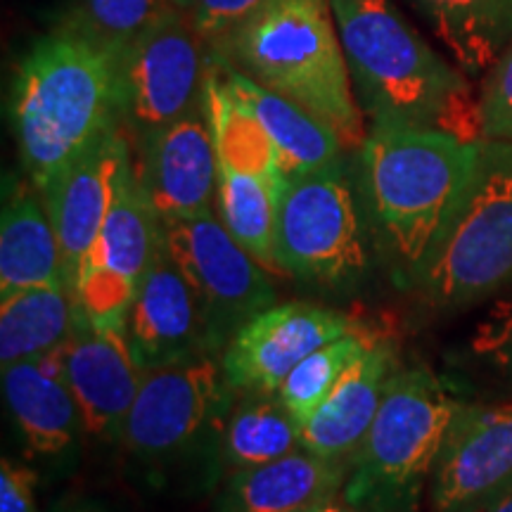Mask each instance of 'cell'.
Instances as JSON below:
<instances>
[{"instance_id":"6da1fadb","label":"cell","mask_w":512,"mask_h":512,"mask_svg":"<svg viewBox=\"0 0 512 512\" xmlns=\"http://www.w3.org/2000/svg\"><path fill=\"white\" fill-rule=\"evenodd\" d=\"M354 83L373 126L427 128L479 143L482 112L463 72L427 46L394 0H330Z\"/></svg>"},{"instance_id":"7a4b0ae2","label":"cell","mask_w":512,"mask_h":512,"mask_svg":"<svg viewBox=\"0 0 512 512\" xmlns=\"http://www.w3.org/2000/svg\"><path fill=\"white\" fill-rule=\"evenodd\" d=\"M10 121L38 192L119 119V53L60 19L19 62Z\"/></svg>"},{"instance_id":"3957f363","label":"cell","mask_w":512,"mask_h":512,"mask_svg":"<svg viewBox=\"0 0 512 512\" xmlns=\"http://www.w3.org/2000/svg\"><path fill=\"white\" fill-rule=\"evenodd\" d=\"M479 143L427 128L373 126L356 150L354 181L370 247L403 290H411L451 214Z\"/></svg>"},{"instance_id":"277c9868","label":"cell","mask_w":512,"mask_h":512,"mask_svg":"<svg viewBox=\"0 0 512 512\" xmlns=\"http://www.w3.org/2000/svg\"><path fill=\"white\" fill-rule=\"evenodd\" d=\"M211 48L330 124L347 150L363 145L368 131L330 0H271Z\"/></svg>"},{"instance_id":"5b68a950","label":"cell","mask_w":512,"mask_h":512,"mask_svg":"<svg viewBox=\"0 0 512 512\" xmlns=\"http://www.w3.org/2000/svg\"><path fill=\"white\" fill-rule=\"evenodd\" d=\"M512 283V143L482 140L470 176L411 290L437 309H463Z\"/></svg>"},{"instance_id":"8992f818","label":"cell","mask_w":512,"mask_h":512,"mask_svg":"<svg viewBox=\"0 0 512 512\" xmlns=\"http://www.w3.org/2000/svg\"><path fill=\"white\" fill-rule=\"evenodd\" d=\"M460 401L425 368H401L349 463L342 496L358 512H418Z\"/></svg>"},{"instance_id":"52a82bcc","label":"cell","mask_w":512,"mask_h":512,"mask_svg":"<svg viewBox=\"0 0 512 512\" xmlns=\"http://www.w3.org/2000/svg\"><path fill=\"white\" fill-rule=\"evenodd\" d=\"M370 238L347 162L285 178L275 216L280 273L304 283L347 290L363 280Z\"/></svg>"},{"instance_id":"ba28073f","label":"cell","mask_w":512,"mask_h":512,"mask_svg":"<svg viewBox=\"0 0 512 512\" xmlns=\"http://www.w3.org/2000/svg\"><path fill=\"white\" fill-rule=\"evenodd\" d=\"M235 394L216 354L150 368L117 437L145 463L174 460L209 441Z\"/></svg>"},{"instance_id":"9c48e42d","label":"cell","mask_w":512,"mask_h":512,"mask_svg":"<svg viewBox=\"0 0 512 512\" xmlns=\"http://www.w3.org/2000/svg\"><path fill=\"white\" fill-rule=\"evenodd\" d=\"M211 46L181 10L119 53V119L136 145L202 100Z\"/></svg>"},{"instance_id":"30bf717a","label":"cell","mask_w":512,"mask_h":512,"mask_svg":"<svg viewBox=\"0 0 512 512\" xmlns=\"http://www.w3.org/2000/svg\"><path fill=\"white\" fill-rule=\"evenodd\" d=\"M164 242L200 299L221 351L242 323L275 304L268 271L228 233L214 209L164 221Z\"/></svg>"},{"instance_id":"8fae6325","label":"cell","mask_w":512,"mask_h":512,"mask_svg":"<svg viewBox=\"0 0 512 512\" xmlns=\"http://www.w3.org/2000/svg\"><path fill=\"white\" fill-rule=\"evenodd\" d=\"M164 242V221L140 181L136 159L74 283L76 309L95 323L126 328L140 280Z\"/></svg>"},{"instance_id":"7c38bea8","label":"cell","mask_w":512,"mask_h":512,"mask_svg":"<svg viewBox=\"0 0 512 512\" xmlns=\"http://www.w3.org/2000/svg\"><path fill=\"white\" fill-rule=\"evenodd\" d=\"M361 325L311 302L273 304L230 335L221 351L223 373L238 394H278L306 356Z\"/></svg>"},{"instance_id":"4fadbf2b","label":"cell","mask_w":512,"mask_h":512,"mask_svg":"<svg viewBox=\"0 0 512 512\" xmlns=\"http://www.w3.org/2000/svg\"><path fill=\"white\" fill-rule=\"evenodd\" d=\"M131 166V138L124 126L114 124L41 192L60 240L64 273L72 292L83 259L98 238Z\"/></svg>"},{"instance_id":"5bb4252c","label":"cell","mask_w":512,"mask_h":512,"mask_svg":"<svg viewBox=\"0 0 512 512\" xmlns=\"http://www.w3.org/2000/svg\"><path fill=\"white\" fill-rule=\"evenodd\" d=\"M126 339L143 370L221 351L200 299L171 259L166 242L145 271L128 309Z\"/></svg>"},{"instance_id":"9a60e30c","label":"cell","mask_w":512,"mask_h":512,"mask_svg":"<svg viewBox=\"0 0 512 512\" xmlns=\"http://www.w3.org/2000/svg\"><path fill=\"white\" fill-rule=\"evenodd\" d=\"M133 159L162 221L216 207L219 157L200 100L190 112L133 145Z\"/></svg>"},{"instance_id":"2e32d148","label":"cell","mask_w":512,"mask_h":512,"mask_svg":"<svg viewBox=\"0 0 512 512\" xmlns=\"http://www.w3.org/2000/svg\"><path fill=\"white\" fill-rule=\"evenodd\" d=\"M143 373L126 328L95 323L76 309L74 330L64 342V375L79 406L83 432L117 437L136 401Z\"/></svg>"},{"instance_id":"e0dca14e","label":"cell","mask_w":512,"mask_h":512,"mask_svg":"<svg viewBox=\"0 0 512 512\" xmlns=\"http://www.w3.org/2000/svg\"><path fill=\"white\" fill-rule=\"evenodd\" d=\"M512 479V403H460L430 482L434 512H458Z\"/></svg>"},{"instance_id":"ac0fdd59","label":"cell","mask_w":512,"mask_h":512,"mask_svg":"<svg viewBox=\"0 0 512 512\" xmlns=\"http://www.w3.org/2000/svg\"><path fill=\"white\" fill-rule=\"evenodd\" d=\"M399 370V347L392 337L380 332L373 347L344 370L325 401L302 425L306 451L337 463H351Z\"/></svg>"},{"instance_id":"d6986e66","label":"cell","mask_w":512,"mask_h":512,"mask_svg":"<svg viewBox=\"0 0 512 512\" xmlns=\"http://www.w3.org/2000/svg\"><path fill=\"white\" fill-rule=\"evenodd\" d=\"M3 394L24 444L41 456H57L83 432L76 399L64 375V344L3 368Z\"/></svg>"},{"instance_id":"ffe728a7","label":"cell","mask_w":512,"mask_h":512,"mask_svg":"<svg viewBox=\"0 0 512 512\" xmlns=\"http://www.w3.org/2000/svg\"><path fill=\"white\" fill-rule=\"evenodd\" d=\"M211 60L219 67V74L238 100L252 110L259 124L266 128L268 138L278 152L280 171L285 178L309 174L323 166L337 164L344 159L347 145L339 133L306 107L285 98V95L261 86L252 76L233 67L226 57L211 48Z\"/></svg>"},{"instance_id":"44dd1931","label":"cell","mask_w":512,"mask_h":512,"mask_svg":"<svg viewBox=\"0 0 512 512\" xmlns=\"http://www.w3.org/2000/svg\"><path fill=\"white\" fill-rule=\"evenodd\" d=\"M347 475L349 463L299 448L223 479L214 508L216 512H306L339 494Z\"/></svg>"},{"instance_id":"7402d4cb","label":"cell","mask_w":512,"mask_h":512,"mask_svg":"<svg viewBox=\"0 0 512 512\" xmlns=\"http://www.w3.org/2000/svg\"><path fill=\"white\" fill-rule=\"evenodd\" d=\"M211 470L226 479L304 448L302 422L278 394H235L211 432Z\"/></svg>"},{"instance_id":"603a6c76","label":"cell","mask_w":512,"mask_h":512,"mask_svg":"<svg viewBox=\"0 0 512 512\" xmlns=\"http://www.w3.org/2000/svg\"><path fill=\"white\" fill-rule=\"evenodd\" d=\"M62 280L67 283V273L46 202L12 181L0 216V297Z\"/></svg>"},{"instance_id":"cb8c5ba5","label":"cell","mask_w":512,"mask_h":512,"mask_svg":"<svg viewBox=\"0 0 512 512\" xmlns=\"http://www.w3.org/2000/svg\"><path fill=\"white\" fill-rule=\"evenodd\" d=\"M463 74L494 67L512 43V0H413Z\"/></svg>"},{"instance_id":"d4e9b609","label":"cell","mask_w":512,"mask_h":512,"mask_svg":"<svg viewBox=\"0 0 512 512\" xmlns=\"http://www.w3.org/2000/svg\"><path fill=\"white\" fill-rule=\"evenodd\" d=\"M76 323V297L67 283L27 287L0 297V366L48 354Z\"/></svg>"},{"instance_id":"484cf974","label":"cell","mask_w":512,"mask_h":512,"mask_svg":"<svg viewBox=\"0 0 512 512\" xmlns=\"http://www.w3.org/2000/svg\"><path fill=\"white\" fill-rule=\"evenodd\" d=\"M202 102L219 166L245 171V174L261 176L275 185H283L285 176L280 171L278 152H275L266 128L259 124V119L254 117L245 102L235 98L211 55Z\"/></svg>"},{"instance_id":"4316f807","label":"cell","mask_w":512,"mask_h":512,"mask_svg":"<svg viewBox=\"0 0 512 512\" xmlns=\"http://www.w3.org/2000/svg\"><path fill=\"white\" fill-rule=\"evenodd\" d=\"M280 188L283 185H275L261 176L219 166V188H216L219 219L268 273H280L275 259V216H278Z\"/></svg>"},{"instance_id":"83f0119b","label":"cell","mask_w":512,"mask_h":512,"mask_svg":"<svg viewBox=\"0 0 512 512\" xmlns=\"http://www.w3.org/2000/svg\"><path fill=\"white\" fill-rule=\"evenodd\" d=\"M377 337H380V330L361 325V328L351 330L347 335L323 344V347L306 356L304 361L285 377L283 387L278 389L280 401H283L294 413V418L304 425V422L311 418V413L325 401V396L330 394L335 382L344 375V370H347L358 356L366 354V351L373 347Z\"/></svg>"},{"instance_id":"f1b7e54d","label":"cell","mask_w":512,"mask_h":512,"mask_svg":"<svg viewBox=\"0 0 512 512\" xmlns=\"http://www.w3.org/2000/svg\"><path fill=\"white\" fill-rule=\"evenodd\" d=\"M174 10V0H74L62 19L121 53Z\"/></svg>"},{"instance_id":"f546056e","label":"cell","mask_w":512,"mask_h":512,"mask_svg":"<svg viewBox=\"0 0 512 512\" xmlns=\"http://www.w3.org/2000/svg\"><path fill=\"white\" fill-rule=\"evenodd\" d=\"M209 46L223 41L228 34L242 27L256 12L264 10L271 0H174Z\"/></svg>"},{"instance_id":"4dcf8cb0","label":"cell","mask_w":512,"mask_h":512,"mask_svg":"<svg viewBox=\"0 0 512 512\" xmlns=\"http://www.w3.org/2000/svg\"><path fill=\"white\" fill-rule=\"evenodd\" d=\"M484 140H510L512 143V43L486 74L479 95Z\"/></svg>"},{"instance_id":"1f68e13d","label":"cell","mask_w":512,"mask_h":512,"mask_svg":"<svg viewBox=\"0 0 512 512\" xmlns=\"http://www.w3.org/2000/svg\"><path fill=\"white\" fill-rule=\"evenodd\" d=\"M475 349L512 387V302L501 304L479 325Z\"/></svg>"},{"instance_id":"d6a6232c","label":"cell","mask_w":512,"mask_h":512,"mask_svg":"<svg viewBox=\"0 0 512 512\" xmlns=\"http://www.w3.org/2000/svg\"><path fill=\"white\" fill-rule=\"evenodd\" d=\"M38 475L29 465L3 458L0 463V512H38Z\"/></svg>"},{"instance_id":"836d02e7","label":"cell","mask_w":512,"mask_h":512,"mask_svg":"<svg viewBox=\"0 0 512 512\" xmlns=\"http://www.w3.org/2000/svg\"><path fill=\"white\" fill-rule=\"evenodd\" d=\"M458 512H512V479Z\"/></svg>"},{"instance_id":"e575fe53","label":"cell","mask_w":512,"mask_h":512,"mask_svg":"<svg viewBox=\"0 0 512 512\" xmlns=\"http://www.w3.org/2000/svg\"><path fill=\"white\" fill-rule=\"evenodd\" d=\"M309 512H358L354 505H351L347 498L342 496V491L335 496H328L325 501H320L318 505H313Z\"/></svg>"},{"instance_id":"d590c367","label":"cell","mask_w":512,"mask_h":512,"mask_svg":"<svg viewBox=\"0 0 512 512\" xmlns=\"http://www.w3.org/2000/svg\"><path fill=\"white\" fill-rule=\"evenodd\" d=\"M43 3H48V8H53V5H50V3H53V0H43ZM72 3H74V0H55V5H57V22H60V19L67 15L69 8H72Z\"/></svg>"},{"instance_id":"8d00e7d4","label":"cell","mask_w":512,"mask_h":512,"mask_svg":"<svg viewBox=\"0 0 512 512\" xmlns=\"http://www.w3.org/2000/svg\"><path fill=\"white\" fill-rule=\"evenodd\" d=\"M306 512H309V510H306Z\"/></svg>"}]
</instances>
